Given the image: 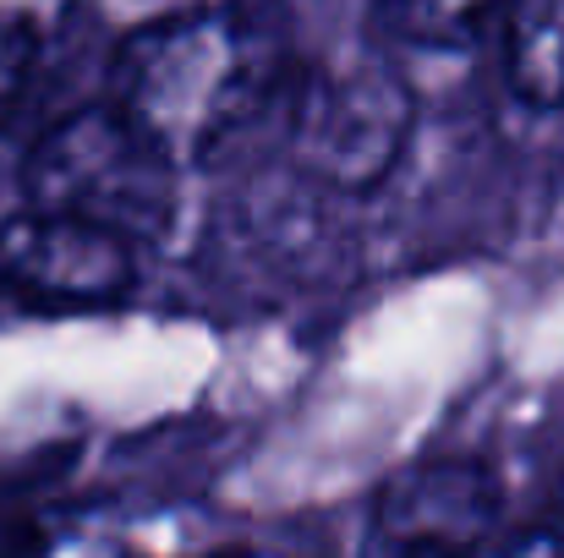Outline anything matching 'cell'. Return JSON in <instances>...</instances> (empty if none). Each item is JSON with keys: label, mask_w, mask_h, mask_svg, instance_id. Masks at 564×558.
I'll return each instance as SVG.
<instances>
[{"label": "cell", "mask_w": 564, "mask_h": 558, "mask_svg": "<svg viewBox=\"0 0 564 558\" xmlns=\"http://www.w3.org/2000/svg\"><path fill=\"white\" fill-rule=\"evenodd\" d=\"M258 94L252 28L230 6H182L132 28L105 72V99L182 160H203Z\"/></svg>", "instance_id": "cell-1"}, {"label": "cell", "mask_w": 564, "mask_h": 558, "mask_svg": "<svg viewBox=\"0 0 564 558\" xmlns=\"http://www.w3.org/2000/svg\"><path fill=\"white\" fill-rule=\"evenodd\" d=\"M182 171L187 160L176 149H165L143 121L105 99L55 121L28 149L22 203L83 214L138 247H160L182 219Z\"/></svg>", "instance_id": "cell-2"}, {"label": "cell", "mask_w": 564, "mask_h": 558, "mask_svg": "<svg viewBox=\"0 0 564 558\" xmlns=\"http://www.w3.org/2000/svg\"><path fill=\"white\" fill-rule=\"evenodd\" d=\"M411 88L373 55L313 66L285 94V143L329 192H373L405 154Z\"/></svg>", "instance_id": "cell-3"}, {"label": "cell", "mask_w": 564, "mask_h": 558, "mask_svg": "<svg viewBox=\"0 0 564 558\" xmlns=\"http://www.w3.org/2000/svg\"><path fill=\"white\" fill-rule=\"evenodd\" d=\"M138 241L83 214L22 203L0 219V291L44 307H99L138 285Z\"/></svg>", "instance_id": "cell-4"}, {"label": "cell", "mask_w": 564, "mask_h": 558, "mask_svg": "<svg viewBox=\"0 0 564 558\" xmlns=\"http://www.w3.org/2000/svg\"><path fill=\"white\" fill-rule=\"evenodd\" d=\"M499 482L482 460H433L400 471L373 510V543L400 554H466L499 526Z\"/></svg>", "instance_id": "cell-5"}, {"label": "cell", "mask_w": 564, "mask_h": 558, "mask_svg": "<svg viewBox=\"0 0 564 558\" xmlns=\"http://www.w3.org/2000/svg\"><path fill=\"white\" fill-rule=\"evenodd\" d=\"M505 77L532 110H564V0H505Z\"/></svg>", "instance_id": "cell-6"}, {"label": "cell", "mask_w": 564, "mask_h": 558, "mask_svg": "<svg viewBox=\"0 0 564 558\" xmlns=\"http://www.w3.org/2000/svg\"><path fill=\"white\" fill-rule=\"evenodd\" d=\"M66 0H0V116L28 88Z\"/></svg>", "instance_id": "cell-7"}, {"label": "cell", "mask_w": 564, "mask_h": 558, "mask_svg": "<svg viewBox=\"0 0 564 558\" xmlns=\"http://www.w3.org/2000/svg\"><path fill=\"white\" fill-rule=\"evenodd\" d=\"M378 6L411 39H455V33L477 28L488 11H499L505 0H378Z\"/></svg>", "instance_id": "cell-8"}, {"label": "cell", "mask_w": 564, "mask_h": 558, "mask_svg": "<svg viewBox=\"0 0 564 558\" xmlns=\"http://www.w3.org/2000/svg\"><path fill=\"white\" fill-rule=\"evenodd\" d=\"M549 521L564 526V455H560V466H554V488H549Z\"/></svg>", "instance_id": "cell-9"}]
</instances>
